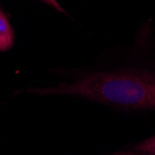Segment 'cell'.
Instances as JSON below:
<instances>
[{
  "label": "cell",
  "instance_id": "cell-1",
  "mask_svg": "<svg viewBox=\"0 0 155 155\" xmlns=\"http://www.w3.org/2000/svg\"><path fill=\"white\" fill-rule=\"evenodd\" d=\"M27 91L81 97L126 110L155 109V74L140 70L81 73L54 87Z\"/></svg>",
  "mask_w": 155,
  "mask_h": 155
},
{
  "label": "cell",
  "instance_id": "cell-2",
  "mask_svg": "<svg viewBox=\"0 0 155 155\" xmlns=\"http://www.w3.org/2000/svg\"><path fill=\"white\" fill-rule=\"evenodd\" d=\"M15 43V32L5 11L0 8V51L5 52L12 48Z\"/></svg>",
  "mask_w": 155,
  "mask_h": 155
},
{
  "label": "cell",
  "instance_id": "cell-3",
  "mask_svg": "<svg viewBox=\"0 0 155 155\" xmlns=\"http://www.w3.org/2000/svg\"><path fill=\"white\" fill-rule=\"evenodd\" d=\"M134 151L144 155H155V136L139 142L134 147Z\"/></svg>",
  "mask_w": 155,
  "mask_h": 155
},
{
  "label": "cell",
  "instance_id": "cell-4",
  "mask_svg": "<svg viewBox=\"0 0 155 155\" xmlns=\"http://www.w3.org/2000/svg\"><path fill=\"white\" fill-rule=\"evenodd\" d=\"M40 1H42V2H44V3H46V4L51 6L52 8H56V9L59 10V11H61V12H64V9L61 7V5L58 3L57 0H40Z\"/></svg>",
  "mask_w": 155,
  "mask_h": 155
},
{
  "label": "cell",
  "instance_id": "cell-5",
  "mask_svg": "<svg viewBox=\"0 0 155 155\" xmlns=\"http://www.w3.org/2000/svg\"><path fill=\"white\" fill-rule=\"evenodd\" d=\"M114 155H144V154L133 151V152H119V153H116V154H114Z\"/></svg>",
  "mask_w": 155,
  "mask_h": 155
}]
</instances>
